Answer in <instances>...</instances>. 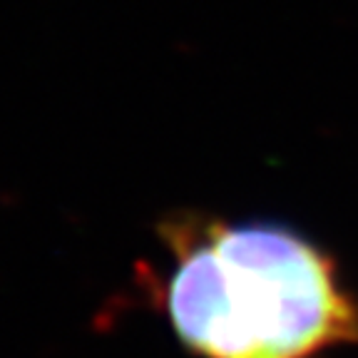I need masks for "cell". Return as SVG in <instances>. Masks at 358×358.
I'll list each match as a JSON object with an SVG mask.
<instances>
[{"mask_svg": "<svg viewBox=\"0 0 358 358\" xmlns=\"http://www.w3.org/2000/svg\"><path fill=\"white\" fill-rule=\"evenodd\" d=\"M155 296L199 358H324L358 346V296L338 262L281 222L177 214L159 224Z\"/></svg>", "mask_w": 358, "mask_h": 358, "instance_id": "cell-1", "label": "cell"}]
</instances>
